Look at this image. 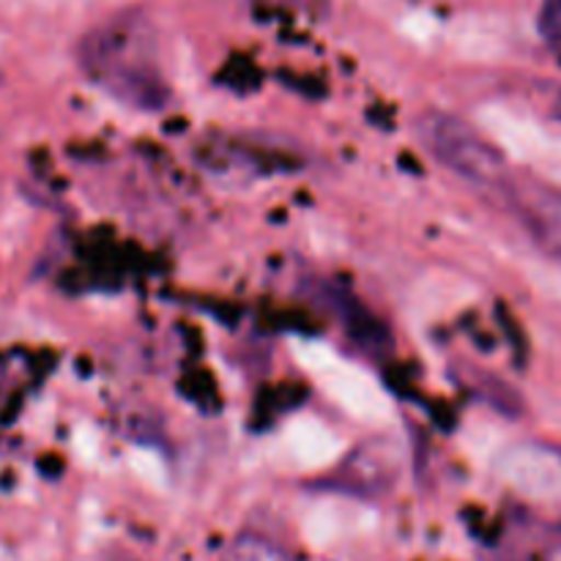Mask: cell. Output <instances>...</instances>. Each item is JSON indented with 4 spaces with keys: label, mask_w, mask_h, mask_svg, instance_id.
Instances as JSON below:
<instances>
[{
    "label": "cell",
    "mask_w": 561,
    "mask_h": 561,
    "mask_svg": "<svg viewBox=\"0 0 561 561\" xmlns=\"http://www.w3.org/2000/svg\"><path fill=\"white\" fill-rule=\"evenodd\" d=\"M80 64L104 91L137 110H162L170 91L153 58V33L146 16L121 14L88 33Z\"/></svg>",
    "instance_id": "6da1fadb"
},
{
    "label": "cell",
    "mask_w": 561,
    "mask_h": 561,
    "mask_svg": "<svg viewBox=\"0 0 561 561\" xmlns=\"http://www.w3.org/2000/svg\"><path fill=\"white\" fill-rule=\"evenodd\" d=\"M416 137L442 168H447L458 179L469 181L477 190L499 195L513 175L504 153L463 118L438 113V110L422 113L416 118Z\"/></svg>",
    "instance_id": "7a4b0ae2"
},
{
    "label": "cell",
    "mask_w": 561,
    "mask_h": 561,
    "mask_svg": "<svg viewBox=\"0 0 561 561\" xmlns=\"http://www.w3.org/2000/svg\"><path fill=\"white\" fill-rule=\"evenodd\" d=\"M296 356L307 367V373L321 383L323 392L334 403L343 405L345 411H351L359 420L373 422V425H381L392 416V403H389L381 383L356 365L345 362L343 356L334 354L332 348L307 340V343L296 345Z\"/></svg>",
    "instance_id": "3957f363"
},
{
    "label": "cell",
    "mask_w": 561,
    "mask_h": 561,
    "mask_svg": "<svg viewBox=\"0 0 561 561\" xmlns=\"http://www.w3.org/2000/svg\"><path fill=\"white\" fill-rule=\"evenodd\" d=\"M507 211L513 214L531 239V244L551 261L561 263V190L531 175H510L499 192Z\"/></svg>",
    "instance_id": "277c9868"
},
{
    "label": "cell",
    "mask_w": 561,
    "mask_h": 561,
    "mask_svg": "<svg viewBox=\"0 0 561 561\" xmlns=\"http://www.w3.org/2000/svg\"><path fill=\"white\" fill-rule=\"evenodd\" d=\"M499 474L513 491L535 502H561V453L546 444H518L507 449Z\"/></svg>",
    "instance_id": "5b68a950"
},
{
    "label": "cell",
    "mask_w": 561,
    "mask_h": 561,
    "mask_svg": "<svg viewBox=\"0 0 561 561\" xmlns=\"http://www.w3.org/2000/svg\"><path fill=\"white\" fill-rule=\"evenodd\" d=\"M285 447H288L290 458L305 469H321V466L337 460L343 453L340 438L312 416H301L285 427Z\"/></svg>",
    "instance_id": "8992f818"
},
{
    "label": "cell",
    "mask_w": 561,
    "mask_h": 561,
    "mask_svg": "<svg viewBox=\"0 0 561 561\" xmlns=\"http://www.w3.org/2000/svg\"><path fill=\"white\" fill-rule=\"evenodd\" d=\"M222 561H296V557L268 537L239 535L225 548Z\"/></svg>",
    "instance_id": "52a82bcc"
},
{
    "label": "cell",
    "mask_w": 561,
    "mask_h": 561,
    "mask_svg": "<svg viewBox=\"0 0 561 561\" xmlns=\"http://www.w3.org/2000/svg\"><path fill=\"white\" fill-rule=\"evenodd\" d=\"M389 458H392V455L389 453L378 455L376 449H365L362 455H356L354 463H351V471L356 474V482H359V485H365L367 491L376 485H387V482L392 480Z\"/></svg>",
    "instance_id": "ba28073f"
},
{
    "label": "cell",
    "mask_w": 561,
    "mask_h": 561,
    "mask_svg": "<svg viewBox=\"0 0 561 561\" xmlns=\"http://www.w3.org/2000/svg\"><path fill=\"white\" fill-rule=\"evenodd\" d=\"M537 25H540V33L548 42V47L561 55V0H546L542 3Z\"/></svg>",
    "instance_id": "9c48e42d"
},
{
    "label": "cell",
    "mask_w": 561,
    "mask_h": 561,
    "mask_svg": "<svg viewBox=\"0 0 561 561\" xmlns=\"http://www.w3.org/2000/svg\"><path fill=\"white\" fill-rule=\"evenodd\" d=\"M131 469H135L137 474L148 482H162V477H164L162 460H159L153 453H140V449H137V453H131Z\"/></svg>",
    "instance_id": "30bf717a"
},
{
    "label": "cell",
    "mask_w": 561,
    "mask_h": 561,
    "mask_svg": "<svg viewBox=\"0 0 561 561\" xmlns=\"http://www.w3.org/2000/svg\"><path fill=\"white\" fill-rule=\"evenodd\" d=\"M553 115H557V118L561 121V91H559V96H557V102H553Z\"/></svg>",
    "instance_id": "8fae6325"
},
{
    "label": "cell",
    "mask_w": 561,
    "mask_h": 561,
    "mask_svg": "<svg viewBox=\"0 0 561 561\" xmlns=\"http://www.w3.org/2000/svg\"><path fill=\"white\" fill-rule=\"evenodd\" d=\"M548 561H561V548H557V551H553L551 557H548Z\"/></svg>",
    "instance_id": "7c38bea8"
}]
</instances>
